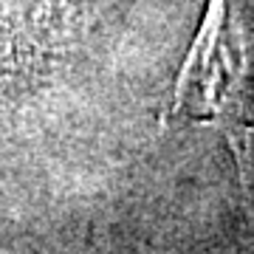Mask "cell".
<instances>
[{
    "instance_id": "obj_1",
    "label": "cell",
    "mask_w": 254,
    "mask_h": 254,
    "mask_svg": "<svg viewBox=\"0 0 254 254\" xmlns=\"http://www.w3.org/2000/svg\"><path fill=\"white\" fill-rule=\"evenodd\" d=\"M246 40L232 11V0H209L206 17L192 43L184 71L175 79V113L218 127L237 155L240 173H249V88H246Z\"/></svg>"
}]
</instances>
